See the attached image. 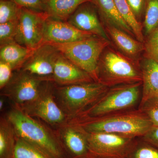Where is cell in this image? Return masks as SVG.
<instances>
[{"mask_svg":"<svg viewBox=\"0 0 158 158\" xmlns=\"http://www.w3.org/2000/svg\"><path fill=\"white\" fill-rule=\"evenodd\" d=\"M90 2L85 3L79 6L66 22L79 30L109 40V36L95 8Z\"/></svg>","mask_w":158,"mask_h":158,"instance_id":"7c38bea8","label":"cell"},{"mask_svg":"<svg viewBox=\"0 0 158 158\" xmlns=\"http://www.w3.org/2000/svg\"><path fill=\"white\" fill-rule=\"evenodd\" d=\"M59 52L52 44H42L34 50L23 65L22 69L40 77L53 75L54 64Z\"/></svg>","mask_w":158,"mask_h":158,"instance_id":"8fae6325","label":"cell"},{"mask_svg":"<svg viewBox=\"0 0 158 158\" xmlns=\"http://www.w3.org/2000/svg\"><path fill=\"white\" fill-rule=\"evenodd\" d=\"M142 140L158 149V126H153L143 137Z\"/></svg>","mask_w":158,"mask_h":158,"instance_id":"d6a6232c","label":"cell"},{"mask_svg":"<svg viewBox=\"0 0 158 158\" xmlns=\"http://www.w3.org/2000/svg\"><path fill=\"white\" fill-rule=\"evenodd\" d=\"M106 32L117 48L125 56L135 59L144 50V43L135 40L124 31L111 26H106Z\"/></svg>","mask_w":158,"mask_h":158,"instance_id":"5bb4252c","label":"cell"},{"mask_svg":"<svg viewBox=\"0 0 158 158\" xmlns=\"http://www.w3.org/2000/svg\"><path fill=\"white\" fill-rule=\"evenodd\" d=\"M93 35H94L78 30L67 22L49 17L46 21L43 44H69Z\"/></svg>","mask_w":158,"mask_h":158,"instance_id":"30bf717a","label":"cell"},{"mask_svg":"<svg viewBox=\"0 0 158 158\" xmlns=\"http://www.w3.org/2000/svg\"><path fill=\"white\" fill-rule=\"evenodd\" d=\"M21 8L46 12V0H11Z\"/></svg>","mask_w":158,"mask_h":158,"instance_id":"f1b7e54d","label":"cell"},{"mask_svg":"<svg viewBox=\"0 0 158 158\" xmlns=\"http://www.w3.org/2000/svg\"><path fill=\"white\" fill-rule=\"evenodd\" d=\"M11 65L6 62L0 61V87L2 88L9 83L12 77Z\"/></svg>","mask_w":158,"mask_h":158,"instance_id":"f546056e","label":"cell"},{"mask_svg":"<svg viewBox=\"0 0 158 158\" xmlns=\"http://www.w3.org/2000/svg\"><path fill=\"white\" fill-rule=\"evenodd\" d=\"M3 105H4V102H3V100L1 99V101H0V109L1 110L2 109Z\"/></svg>","mask_w":158,"mask_h":158,"instance_id":"e575fe53","label":"cell"},{"mask_svg":"<svg viewBox=\"0 0 158 158\" xmlns=\"http://www.w3.org/2000/svg\"><path fill=\"white\" fill-rule=\"evenodd\" d=\"M141 69L143 86L142 104L149 99L158 98V63L145 58Z\"/></svg>","mask_w":158,"mask_h":158,"instance_id":"9a60e30c","label":"cell"},{"mask_svg":"<svg viewBox=\"0 0 158 158\" xmlns=\"http://www.w3.org/2000/svg\"><path fill=\"white\" fill-rule=\"evenodd\" d=\"M142 82L118 85L109 88L92 106L85 113V116L94 117L131 110L137 103Z\"/></svg>","mask_w":158,"mask_h":158,"instance_id":"277c9868","label":"cell"},{"mask_svg":"<svg viewBox=\"0 0 158 158\" xmlns=\"http://www.w3.org/2000/svg\"><path fill=\"white\" fill-rule=\"evenodd\" d=\"M9 118L21 139L35 145L53 158L60 157L61 152L56 141L38 123L18 110L11 111Z\"/></svg>","mask_w":158,"mask_h":158,"instance_id":"5b68a950","label":"cell"},{"mask_svg":"<svg viewBox=\"0 0 158 158\" xmlns=\"http://www.w3.org/2000/svg\"><path fill=\"white\" fill-rule=\"evenodd\" d=\"M144 12V34L148 36L158 29V0H147Z\"/></svg>","mask_w":158,"mask_h":158,"instance_id":"603a6c76","label":"cell"},{"mask_svg":"<svg viewBox=\"0 0 158 158\" xmlns=\"http://www.w3.org/2000/svg\"><path fill=\"white\" fill-rule=\"evenodd\" d=\"M92 0H46V13L53 19L67 20L77 9L84 3Z\"/></svg>","mask_w":158,"mask_h":158,"instance_id":"ac0fdd59","label":"cell"},{"mask_svg":"<svg viewBox=\"0 0 158 158\" xmlns=\"http://www.w3.org/2000/svg\"><path fill=\"white\" fill-rule=\"evenodd\" d=\"M110 44L109 40L93 35L69 44L52 45L75 65L89 74L94 81L99 82V60Z\"/></svg>","mask_w":158,"mask_h":158,"instance_id":"3957f363","label":"cell"},{"mask_svg":"<svg viewBox=\"0 0 158 158\" xmlns=\"http://www.w3.org/2000/svg\"><path fill=\"white\" fill-rule=\"evenodd\" d=\"M123 19L129 26L135 37L140 42L144 43L143 26L136 18L126 0H113Z\"/></svg>","mask_w":158,"mask_h":158,"instance_id":"ffe728a7","label":"cell"},{"mask_svg":"<svg viewBox=\"0 0 158 158\" xmlns=\"http://www.w3.org/2000/svg\"><path fill=\"white\" fill-rule=\"evenodd\" d=\"M77 158H127L125 157H120L114 156H103L98 155L95 154L88 152L87 154L82 156L79 157Z\"/></svg>","mask_w":158,"mask_h":158,"instance_id":"836d02e7","label":"cell"},{"mask_svg":"<svg viewBox=\"0 0 158 158\" xmlns=\"http://www.w3.org/2000/svg\"><path fill=\"white\" fill-rule=\"evenodd\" d=\"M144 44L145 58L158 63V29L147 36Z\"/></svg>","mask_w":158,"mask_h":158,"instance_id":"484cf974","label":"cell"},{"mask_svg":"<svg viewBox=\"0 0 158 158\" xmlns=\"http://www.w3.org/2000/svg\"><path fill=\"white\" fill-rule=\"evenodd\" d=\"M110 88L99 82H92L65 85L58 89L65 106L71 111L79 112L95 103Z\"/></svg>","mask_w":158,"mask_h":158,"instance_id":"ba28073f","label":"cell"},{"mask_svg":"<svg viewBox=\"0 0 158 158\" xmlns=\"http://www.w3.org/2000/svg\"><path fill=\"white\" fill-rule=\"evenodd\" d=\"M18 22L0 24V46L15 41Z\"/></svg>","mask_w":158,"mask_h":158,"instance_id":"4316f807","label":"cell"},{"mask_svg":"<svg viewBox=\"0 0 158 158\" xmlns=\"http://www.w3.org/2000/svg\"><path fill=\"white\" fill-rule=\"evenodd\" d=\"M45 78L40 77L22 70L12 77L6 85V91L16 102L24 103L38 98Z\"/></svg>","mask_w":158,"mask_h":158,"instance_id":"9c48e42d","label":"cell"},{"mask_svg":"<svg viewBox=\"0 0 158 158\" xmlns=\"http://www.w3.org/2000/svg\"><path fill=\"white\" fill-rule=\"evenodd\" d=\"M85 133L88 152L98 155L127 158L138 141L111 133Z\"/></svg>","mask_w":158,"mask_h":158,"instance_id":"52a82bcc","label":"cell"},{"mask_svg":"<svg viewBox=\"0 0 158 158\" xmlns=\"http://www.w3.org/2000/svg\"><path fill=\"white\" fill-rule=\"evenodd\" d=\"M42 98L35 106L34 113L49 123L62 122L64 120V114L52 96L47 95Z\"/></svg>","mask_w":158,"mask_h":158,"instance_id":"d6986e66","label":"cell"},{"mask_svg":"<svg viewBox=\"0 0 158 158\" xmlns=\"http://www.w3.org/2000/svg\"><path fill=\"white\" fill-rule=\"evenodd\" d=\"M69 129L63 135V140L71 152L76 157L82 156L88 152L86 134Z\"/></svg>","mask_w":158,"mask_h":158,"instance_id":"44dd1931","label":"cell"},{"mask_svg":"<svg viewBox=\"0 0 158 158\" xmlns=\"http://www.w3.org/2000/svg\"><path fill=\"white\" fill-rule=\"evenodd\" d=\"M52 76L56 81L65 85L94 81L89 74L75 65L59 51L55 61Z\"/></svg>","mask_w":158,"mask_h":158,"instance_id":"4fadbf2b","label":"cell"},{"mask_svg":"<svg viewBox=\"0 0 158 158\" xmlns=\"http://www.w3.org/2000/svg\"><path fill=\"white\" fill-rule=\"evenodd\" d=\"M127 158H158V149L143 140L138 141Z\"/></svg>","mask_w":158,"mask_h":158,"instance_id":"d4e9b609","label":"cell"},{"mask_svg":"<svg viewBox=\"0 0 158 158\" xmlns=\"http://www.w3.org/2000/svg\"><path fill=\"white\" fill-rule=\"evenodd\" d=\"M34 50L12 41L0 46V61L9 64L13 69L21 68Z\"/></svg>","mask_w":158,"mask_h":158,"instance_id":"e0dca14e","label":"cell"},{"mask_svg":"<svg viewBox=\"0 0 158 158\" xmlns=\"http://www.w3.org/2000/svg\"><path fill=\"white\" fill-rule=\"evenodd\" d=\"M47 13L22 8L18 22L15 41L23 46L35 50L43 42Z\"/></svg>","mask_w":158,"mask_h":158,"instance_id":"8992f818","label":"cell"},{"mask_svg":"<svg viewBox=\"0 0 158 158\" xmlns=\"http://www.w3.org/2000/svg\"><path fill=\"white\" fill-rule=\"evenodd\" d=\"M22 9L11 0H1L0 24L18 21Z\"/></svg>","mask_w":158,"mask_h":158,"instance_id":"cb8c5ba5","label":"cell"},{"mask_svg":"<svg viewBox=\"0 0 158 158\" xmlns=\"http://www.w3.org/2000/svg\"><path fill=\"white\" fill-rule=\"evenodd\" d=\"M81 126L86 132L111 133L136 138L143 137L153 126L145 113L138 109L87 117Z\"/></svg>","mask_w":158,"mask_h":158,"instance_id":"6da1fadb","label":"cell"},{"mask_svg":"<svg viewBox=\"0 0 158 158\" xmlns=\"http://www.w3.org/2000/svg\"><path fill=\"white\" fill-rule=\"evenodd\" d=\"M14 158H53L35 145L19 138L15 145Z\"/></svg>","mask_w":158,"mask_h":158,"instance_id":"7402d4cb","label":"cell"},{"mask_svg":"<svg viewBox=\"0 0 158 158\" xmlns=\"http://www.w3.org/2000/svg\"><path fill=\"white\" fill-rule=\"evenodd\" d=\"M9 135L5 130L1 127L0 131V157L6 158L10 153V143Z\"/></svg>","mask_w":158,"mask_h":158,"instance_id":"4dcf8cb0","label":"cell"},{"mask_svg":"<svg viewBox=\"0 0 158 158\" xmlns=\"http://www.w3.org/2000/svg\"><path fill=\"white\" fill-rule=\"evenodd\" d=\"M107 48L99 60V83L110 88L142 82L141 69L133 59L112 49H108Z\"/></svg>","mask_w":158,"mask_h":158,"instance_id":"7a4b0ae2","label":"cell"},{"mask_svg":"<svg viewBox=\"0 0 158 158\" xmlns=\"http://www.w3.org/2000/svg\"><path fill=\"white\" fill-rule=\"evenodd\" d=\"M92 2L97 7L106 26L114 27L135 37L131 29L119 14L113 0H92Z\"/></svg>","mask_w":158,"mask_h":158,"instance_id":"2e32d148","label":"cell"},{"mask_svg":"<svg viewBox=\"0 0 158 158\" xmlns=\"http://www.w3.org/2000/svg\"><path fill=\"white\" fill-rule=\"evenodd\" d=\"M139 109L147 115L153 126H158V98L148 100L140 105Z\"/></svg>","mask_w":158,"mask_h":158,"instance_id":"83f0119b","label":"cell"},{"mask_svg":"<svg viewBox=\"0 0 158 158\" xmlns=\"http://www.w3.org/2000/svg\"><path fill=\"white\" fill-rule=\"evenodd\" d=\"M137 19L141 18L143 11H145L147 0H126Z\"/></svg>","mask_w":158,"mask_h":158,"instance_id":"1f68e13d","label":"cell"}]
</instances>
